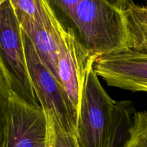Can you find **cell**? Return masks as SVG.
<instances>
[{
  "label": "cell",
  "mask_w": 147,
  "mask_h": 147,
  "mask_svg": "<svg viewBox=\"0 0 147 147\" xmlns=\"http://www.w3.org/2000/svg\"><path fill=\"white\" fill-rule=\"evenodd\" d=\"M136 112L130 100H115L92 66L80 100L76 139L79 147H123Z\"/></svg>",
  "instance_id": "1"
},
{
  "label": "cell",
  "mask_w": 147,
  "mask_h": 147,
  "mask_svg": "<svg viewBox=\"0 0 147 147\" xmlns=\"http://www.w3.org/2000/svg\"><path fill=\"white\" fill-rule=\"evenodd\" d=\"M1 147H48L46 115L41 106L23 98L0 63Z\"/></svg>",
  "instance_id": "2"
},
{
  "label": "cell",
  "mask_w": 147,
  "mask_h": 147,
  "mask_svg": "<svg viewBox=\"0 0 147 147\" xmlns=\"http://www.w3.org/2000/svg\"><path fill=\"white\" fill-rule=\"evenodd\" d=\"M0 63L8 71L16 91L30 103L40 106L27 65L23 31L10 0L0 2Z\"/></svg>",
  "instance_id": "3"
},
{
  "label": "cell",
  "mask_w": 147,
  "mask_h": 147,
  "mask_svg": "<svg viewBox=\"0 0 147 147\" xmlns=\"http://www.w3.org/2000/svg\"><path fill=\"white\" fill-rule=\"evenodd\" d=\"M57 73L70 101L79 114L82 93L88 73L98 56L83 44L74 30L65 27L55 14Z\"/></svg>",
  "instance_id": "4"
},
{
  "label": "cell",
  "mask_w": 147,
  "mask_h": 147,
  "mask_svg": "<svg viewBox=\"0 0 147 147\" xmlns=\"http://www.w3.org/2000/svg\"><path fill=\"white\" fill-rule=\"evenodd\" d=\"M30 78L38 101L46 113L54 115L63 129L76 135L78 113L63 85L40 58L35 47L23 32Z\"/></svg>",
  "instance_id": "5"
},
{
  "label": "cell",
  "mask_w": 147,
  "mask_h": 147,
  "mask_svg": "<svg viewBox=\"0 0 147 147\" xmlns=\"http://www.w3.org/2000/svg\"><path fill=\"white\" fill-rule=\"evenodd\" d=\"M93 67L108 86L147 93V55L124 49L98 56Z\"/></svg>",
  "instance_id": "6"
},
{
  "label": "cell",
  "mask_w": 147,
  "mask_h": 147,
  "mask_svg": "<svg viewBox=\"0 0 147 147\" xmlns=\"http://www.w3.org/2000/svg\"><path fill=\"white\" fill-rule=\"evenodd\" d=\"M41 9L34 17L14 9L22 31L33 43L42 60L60 82L57 73L55 14L46 0H41Z\"/></svg>",
  "instance_id": "7"
},
{
  "label": "cell",
  "mask_w": 147,
  "mask_h": 147,
  "mask_svg": "<svg viewBox=\"0 0 147 147\" xmlns=\"http://www.w3.org/2000/svg\"><path fill=\"white\" fill-rule=\"evenodd\" d=\"M126 34V49L147 55V5L132 2L121 9Z\"/></svg>",
  "instance_id": "8"
},
{
  "label": "cell",
  "mask_w": 147,
  "mask_h": 147,
  "mask_svg": "<svg viewBox=\"0 0 147 147\" xmlns=\"http://www.w3.org/2000/svg\"><path fill=\"white\" fill-rule=\"evenodd\" d=\"M45 113L48 129V147H79L76 135L63 129L54 115Z\"/></svg>",
  "instance_id": "9"
},
{
  "label": "cell",
  "mask_w": 147,
  "mask_h": 147,
  "mask_svg": "<svg viewBox=\"0 0 147 147\" xmlns=\"http://www.w3.org/2000/svg\"><path fill=\"white\" fill-rule=\"evenodd\" d=\"M123 147H147V111L135 112L129 138Z\"/></svg>",
  "instance_id": "10"
},
{
  "label": "cell",
  "mask_w": 147,
  "mask_h": 147,
  "mask_svg": "<svg viewBox=\"0 0 147 147\" xmlns=\"http://www.w3.org/2000/svg\"><path fill=\"white\" fill-rule=\"evenodd\" d=\"M109 3L116 7L118 9H122L126 7L129 3L132 2L133 0H106Z\"/></svg>",
  "instance_id": "11"
},
{
  "label": "cell",
  "mask_w": 147,
  "mask_h": 147,
  "mask_svg": "<svg viewBox=\"0 0 147 147\" xmlns=\"http://www.w3.org/2000/svg\"><path fill=\"white\" fill-rule=\"evenodd\" d=\"M4 1V0H0V2H1V1Z\"/></svg>",
  "instance_id": "12"
}]
</instances>
